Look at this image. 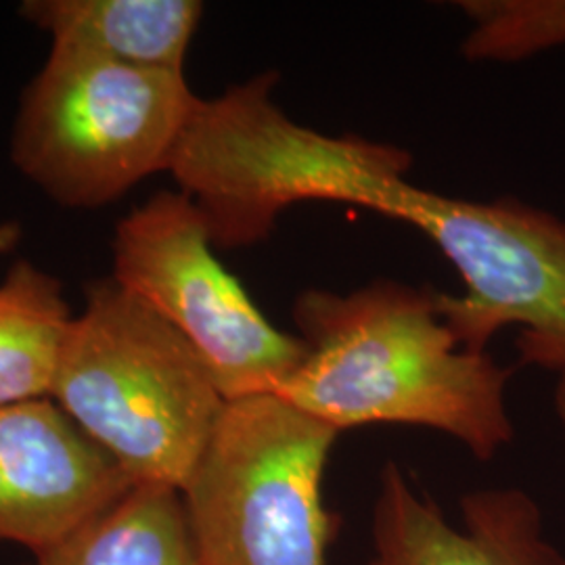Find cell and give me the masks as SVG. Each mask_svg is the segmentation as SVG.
Returning a JSON list of instances; mask_svg holds the SVG:
<instances>
[{
	"mask_svg": "<svg viewBox=\"0 0 565 565\" xmlns=\"http://www.w3.org/2000/svg\"><path fill=\"white\" fill-rule=\"evenodd\" d=\"M294 321L308 354L277 394L335 431L429 427L480 461L511 443L509 369L457 342L436 291L385 279L350 294L306 289Z\"/></svg>",
	"mask_w": 565,
	"mask_h": 565,
	"instance_id": "1",
	"label": "cell"
},
{
	"mask_svg": "<svg viewBox=\"0 0 565 565\" xmlns=\"http://www.w3.org/2000/svg\"><path fill=\"white\" fill-rule=\"evenodd\" d=\"M266 72L200 99L168 172L205 218L214 247L264 242L285 210L338 202L398 218L411 156L390 142L331 137L291 120Z\"/></svg>",
	"mask_w": 565,
	"mask_h": 565,
	"instance_id": "2",
	"label": "cell"
},
{
	"mask_svg": "<svg viewBox=\"0 0 565 565\" xmlns=\"http://www.w3.org/2000/svg\"><path fill=\"white\" fill-rule=\"evenodd\" d=\"M51 401L132 484L182 490L223 415L195 348L114 279L90 285L61 345Z\"/></svg>",
	"mask_w": 565,
	"mask_h": 565,
	"instance_id": "3",
	"label": "cell"
},
{
	"mask_svg": "<svg viewBox=\"0 0 565 565\" xmlns=\"http://www.w3.org/2000/svg\"><path fill=\"white\" fill-rule=\"evenodd\" d=\"M198 103L184 72L53 46L21 97L11 160L61 205L102 207L168 172Z\"/></svg>",
	"mask_w": 565,
	"mask_h": 565,
	"instance_id": "4",
	"label": "cell"
},
{
	"mask_svg": "<svg viewBox=\"0 0 565 565\" xmlns=\"http://www.w3.org/2000/svg\"><path fill=\"white\" fill-rule=\"evenodd\" d=\"M338 436L279 394L226 403L181 490L202 565H327L338 522L323 480Z\"/></svg>",
	"mask_w": 565,
	"mask_h": 565,
	"instance_id": "5",
	"label": "cell"
},
{
	"mask_svg": "<svg viewBox=\"0 0 565 565\" xmlns=\"http://www.w3.org/2000/svg\"><path fill=\"white\" fill-rule=\"evenodd\" d=\"M111 279L195 348L226 403L277 394L308 354L216 258L200 207L182 191H162L121 218Z\"/></svg>",
	"mask_w": 565,
	"mask_h": 565,
	"instance_id": "6",
	"label": "cell"
},
{
	"mask_svg": "<svg viewBox=\"0 0 565 565\" xmlns=\"http://www.w3.org/2000/svg\"><path fill=\"white\" fill-rule=\"evenodd\" d=\"M401 223L425 233L465 282L463 296L436 294L457 342L488 352L503 327H518L524 364L565 375V223L524 203L465 202L411 186Z\"/></svg>",
	"mask_w": 565,
	"mask_h": 565,
	"instance_id": "7",
	"label": "cell"
},
{
	"mask_svg": "<svg viewBox=\"0 0 565 565\" xmlns=\"http://www.w3.org/2000/svg\"><path fill=\"white\" fill-rule=\"evenodd\" d=\"M51 398L0 408V541L36 555L120 501L132 488Z\"/></svg>",
	"mask_w": 565,
	"mask_h": 565,
	"instance_id": "8",
	"label": "cell"
},
{
	"mask_svg": "<svg viewBox=\"0 0 565 565\" xmlns=\"http://www.w3.org/2000/svg\"><path fill=\"white\" fill-rule=\"evenodd\" d=\"M461 513V525L450 524L398 465H385L366 565H565L545 536L539 507L522 490L471 492Z\"/></svg>",
	"mask_w": 565,
	"mask_h": 565,
	"instance_id": "9",
	"label": "cell"
},
{
	"mask_svg": "<svg viewBox=\"0 0 565 565\" xmlns=\"http://www.w3.org/2000/svg\"><path fill=\"white\" fill-rule=\"evenodd\" d=\"M20 13L53 46L142 70L184 72L203 15L198 0H28Z\"/></svg>",
	"mask_w": 565,
	"mask_h": 565,
	"instance_id": "10",
	"label": "cell"
},
{
	"mask_svg": "<svg viewBox=\"0 0 565 565\" xmlns=\"http://www.w3.org/2000/svg\"><path fill=\"white\" fill-rule=\"evenodd\" d=\"M36 565H202V559L181 490L139 484L39 553Z\"/></svg>",
	"mask_w": 565,
	"mask_h": 565,
	"instance_id": "11",
	"label": "cell"
},
{
	"mask_svg": "<svg viewBox=\"0 0 565 565\" xmlns=\"http://www.w3.org/2000/svg\"><path fill=\"white\" fill-rule=\"evenodd\" d=\"M61 282L34 264H13L0 282V408L51 398L72 323Z\"/></svg>",
	"mask_w": 565,
	"mask_h": 565,
	"instance_id": "12",
	"label": "cell"
},
{
	"mask_svg": "<svg viewBox=\"0 0 565 565\" xmlns=\"http://www.w3.org/2000/svg\"><path fill=\"white\" fill-rule=\"evenodd\" d=\"M469 61H518L565 44V0H465Z\"/></svg>",
	"mask_w": 565,
	"mask_h": 565,
	"instance_id": "13",
	"label": "cell"
},
{
	"mask_svg": "<svg viewBox=\"0 0 565 565\" xmlns=\"http://www.w3.org/2000/svg\"><path fill=\"white\" fill-rule=\"evenodd\" d=\"M21 235L20 223H0V256L13 252L20 245Z\"/></svg>",
	"mask_w": 565,
	"mask_h": 565,
	"instance_id": "14",
	"label": "cell"
},
{
	"mask_svg": "<svg viewBox=\"0 0 565 565\" xmlns=\"http://www.w3.org/2000/svg\"><path fill=\"white\" fill-rule=\"evenodd\" d=\"M555 404H557V415L562 419L565 429V375H562V382L557 385V394H555Z\"/></svg>",
	"mask_w": 565,
	"mask_h": 565,
	"instance_id": "15",
	"label": "cell"
}]
</instances>
